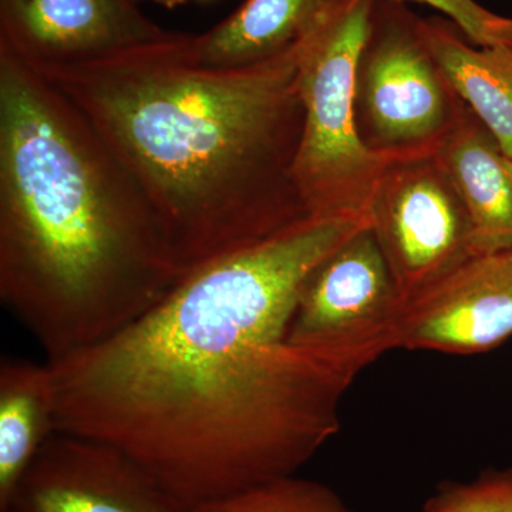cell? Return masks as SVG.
Here are the masks:
<instances>
[{
	"mask_svg": "<svg viewBox=\"0 0 512 512\" xmlns=\"http://www.w3.org/2000/svg\"><path fill=\"white\" fill-rule=\"evenodd\" d=\"M402 303L369 222L313 269L285 340L360 373L394 349Z\"/></svg>",
	"mask_w": 512,
	"mask_h": 512,
	"instance_id": "obj_6",
	"label": "cell"
},
{
	"mask_svg": "<svg viewBox=\"0 0 512 512\" xmlns=\"http://www.w3.org/2000/svg\"><path fill=\"white\" fill-rule=\"evenodd\" d=\"M424 512H512V468L485 471L473 483H443Z\"/></svg>",
	"mask_w": 512,
	"mask_h": 512,
	"instance_id": "obj_16",
	"label": "cell"
},
{
	"mask_svg": "<svg viewBox=\"0 0 512 512\" xmlns=\"http://www.w3.org/2000/svg\"><path fill=\"white\" fill-rule=\"evenodd\" d=\"M466 207L480 254L512 251V158L467 106L436 150Z\"/></svg>",
	"mask_w": 512,
	"mask_h": 512,
	"instance_id": "obj_11",
	"label": "cell"
},
{
	"mask_svg": "<svg viewBox=\"0 0 512 512\" xmlns=\"http://www.w3.org/2000/svg\"><path fill=\"white\" fill-rule=\"evenodd\" d=\"M183 278L83 114L0 45V299L47 362L110 338Z\"/></svg>",
	"mask_w": 512,
	"mask_h": 512,
	"instance_id": "obj_3",
	"label": "cell"
},
{
	"mask_svg": "<svg viewBox=\"0 0 512 512\" xmlns=\"http://www.w3.org/2000/svg\"><path fill=\"white\" fill-rule=\"evenodd\" d=\"M6 511L190 512V508L119 448L56 433L26 471Z\"/></svg>",
	"mask_w": 512,
	"mask_h": 512,
	"instance_id": "obj_8",
	"label": "cell"
},
{
	"mask_svg": "<svg viewBox=\"0 0 512 512\" xmlns=\"http://www.w3.org/2000/svg\"><path fill=\"white\" fill-rule=\"evenodd\" d=\"M367 217L402 302L480 254L466 207L434 153L390 160Z\"/></svg>",
	"mask_w": 512,
	"mask_h": 512,
	"instance_id": "obj_7",
	"label": "cell"
},
{
	"mask_svg": "<svg viewBox=\"0 0 512 512\" xmlns=\"http://www.w3.org/2000/svg\"><path fill=\"white\" fill-rule=\"evenodd\" d=\"M366 225L306 218L49 362L59 433L119 448L188 508L295 476L338 434L359 372L289 345L286 330L313 269Z\"/></svg>",
	"mask_w": 512,
	"mask_h": 512,
	"instance_id": "obj_1",
	"label": "cell"
},
{
	"mask_svg": "<svg viewBox=\"0 0 512 512\" xmlns=\"http://www.w3.org/2000/svg\"><path fill=\"white\" fill-rule=\"evenodd\" d=\"M140 0H0V45L33 66H69L173 35Z\"/></svg>",
	"mask_w": 512,
	"mask_h": 512,
	"instance_id": "obj_10",
	"label": "cell"
},
{
	"mask_svg": "<svg viewBox=\"0 0 512 512\" xmlns=\"http://www.w3.org/2000/svg\"><path fill=\"white\" fill-rule=\"evenodd\" d=\"M59 433L55 375L49 362L3 359L0 365V512L43 446Z\"/></svg>",
	"mask_w": 512,
	"mask_h": 512,
	"instance_id": "obj_14",
	"label": "cell"
},
{
	"mask_svg": "<svg viewBox=\"0 0 512 512\" xmlns=\"http://www.w3.org/2000/svg\"><path fill=\"white\" fill-rule=\"evenodd\" d=\"M306 40L242 67L197 62L177 32L93 62L28 64L96 131L187 276L311 218L293 178Z\"/></svg>",
	"mask_w": 512,
	"mask_h": 512,
	"instance_id": "obj_2",
	"label": "cell"
},
{
	"mask_svg": "<svg viewBox=\"0 0 512 512\" xmlns=\"http://www.w3.org/2000/svg\"><path fill=\"white\" fill-rule=\"evenodd\" d=\"M140 2H141V0H140Z\"/></svg>",
	"mask_w": 512,
	"mask_h": 512,
	"instance_id": "obj_21",
	"label": "cell"
},
{
	"mask_svg": "<svg viewBox=\"0 0 512 512\" xmlns=\"http://www.w3.org/2000/svg\"><path fill=\"white\" fill-rule=\"evenodd\" d=\"M464 106L424 39L421 18L404 3L373 0L353 84L363 146L389 160L436 153Z\"/></svg>",
	"mask_w": 512,
	"mask_h": 512,
	"instance_id": "obj_5",
	"label": "cell"
},
{
	"mask_svg": "<svg viewBox=\"0 0 512 512\" xmlns=\"http://www.w3.org/2000/svg\"><path fill=\"white\" fill-rule=\"evenodd\" d=\"M353 0H245L217 26L188 35L194 59L211 67L251 66L284 55Z\"/></svg>",
	"mask_w": 512,
	"mask_h": 512,
	"instance_id": "obj_12",
	"label": "cell"
},
{
	"mask_svg": "<svg viewBox=\"0 0 512 512\" xmlns=\"http://www.w3.org/2000/svg\"><path fill=\"white\" fill-rule=\"evenodd\" d=\"M421 30L454 92L512 158L511 47L474 45L447 18L421 19Z\"/></svg>",
	"mask_w": 512,
	"mask_h": 512,
	"instance_id": "obj_13",
	"label": "cell"
},
{
	"mask_svg": "<svg viewBox=\"0 0 512 512\" xmlns=\"http://www.w3.org/2000/svg\"><path fill=\"white\" fill-rule=\"evenodd\" d=\"M190 512H353L326 485L295 476L194 505Z\"/></svg>",
	"mask_w": 512,
	"mask_h": 512,
	"instance_id": "obj_15",
	"label": "cell"
},
{
	"mask_svg": "<svg viewBox=\"0 0 512 512\" xmlns=\"http://www.w3.org/2000/svg\"><path fill=\"white\" fill-rule=\"evenodd\" d=\"M512 336V251L468 259L402 303L394 349L477 355Z\"/></svg>",
	"mask_w": 512,
	"mask_h": 512,
	"instance_id": "obj_9",
	"label": "cell"
},
{
	"mask_svg": "<svg viewBox=\"0 0 512 512\" xmlns=\"http://www.w3.org/2000/svg\"><path fill=\"white\" fill-rule=\"evenodd\" d=\"M372 5L373 0H353L313 33L303 49L305 121L293 178L311 217H367L390 161L363 146L353 111L357 56Z\"/></svg>",
	"mask_w": 512,
	"mask_h": 512,
	"instance_id": "obj_4",
	"label": "cell"
},
{
	"mask_svg": "<svg viewBox=\"0 0 512 512\" xmlns=\"http://www.w3.org/2000/svg\"><path fill=\"white\" fill-rule=\"evenodd\" d=\"M5 512H9V511H5Z\"/></svg>",
	"mask_w": 512,
	"mask_h": 512,
	"instance_id": "obj_20",
	"label": "cell"
},
{
	"mask_svg": "<svg viewBox=\"0 0 512 512\" xmlns=\"http://www.w3.org/2000/svg\"><path fill=\"white\" fill-rule=\"evenodd\" d=\"M393 2H419L440 10L457 25L470 42L478 46L491 45V28L498 15L478 5L476 0H393Z\"/></svg>",
	"mask_w": 512,
	"mask_h": 512,
	"instance_id": "obj_17",
	"label": "cell"
},
{
	"mask_svg": "<svg viewBox=\"0 0 512 512\" xmlns=\"http://www.w3.org/2000/svg\"><path fill=\"white\" fill-rule=\"evenodd\" d=\"M491 43H501L512 49V19L498 16L491 28Z\"/></svg>",
	"mask_w": 512,
	"mask_h": 512,
	"instance_id": "obj_18",
	"label": "cell"
},
{
	"mask_svg": "<svg viewBox=\"0 0 512 512\" xmlns=\"http://www.w3.org/2000/svg\"><path fill=\"white\" fill-rule=\"evenodd\" d=\"M158 6H163L165 9L180 8V6L187 5L190 0H150Z\"/></svg>",
	"mask_w": 512,
	"mask_h": 512,
	"instance_id": "obj_19",
	"label": "cell"
}]
</instances>
